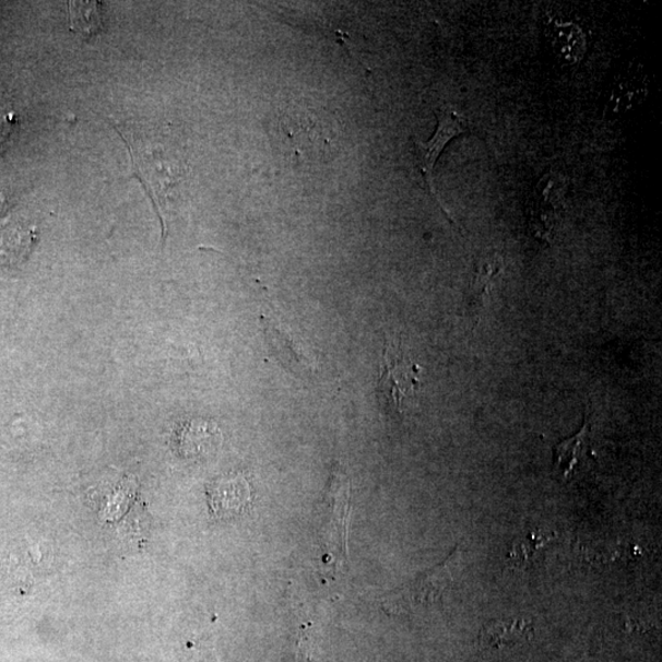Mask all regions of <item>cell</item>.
<instances>
[{"label":"cell","instance_id":"1","mask_svg":"<svg viewBox=\"0 0 662 662\" xmlns=\"http://www.w3.org/2000/svg\"><path fill=\"white\" fill-rule=\"evenodd\" d=\"M463 560L464 552L457 546L441 564L385 596L383 611L391 616H405L441 603L454 584Z\"/></svg>","mask_w":662,"mask_h":662},{"label":"cell","instance_id":"2","mask_svg":"<svg viewBox=\"0 0 662 662\" xmlns=\"http://www.w3.org/2000/svg\"><path fill=\"white\" fill-rule=\"evenodd\" d=\"M421 367L414 363L399 340L387 339L383 351L382 374L378 380V395L382 403L397 414L416 400Z\"/></svg>","mask_w":662,"mask_h":662},{"label":"cell","instance_id":"3","mask_svg":"<svg viewBox=\"0 0 662 662\" xmlns=\"http://www.w3.org/2000/svg\"><path fill=\"white\" fill-rule=\"evenodd\" d=\"M568 182L559 173H548L539 179L528 202L531 226L539 236H548L565 205Z\"/></svg>","mask_w":662,"mask_h":662},{"label":"cell","instance_id":"4","mask_svg":"<svg viewBox=\"0 0 662 662\" xmlns=\"http://www.w3.org/2000/svg\"><path fill=\"white\" fill-rule=\"evenodd\" d=\"M437 129L433 138L428 142L423 143L416 140L415 154L417 164L425 178L429 193L433 194L441 210L447 214L446 209L441 206L434 186V168L437 159L450 140L465 133V122L457 110L451 108H441L436 114Z\"/></svg>","mask_w":662,"mask_h":662},{"label":"cell","instance_id":"5","mask_svg":"<svg viewBox=\"0 0 662 662\" xmlns=\"http://www.w3.org/2000/svg\"><path fill=\"white\" fill-rule=\"evenodd\" d=\"M649 76L643 66L628 63L620 67L606 92V107L611 114L627 115L646 103Z\"/></svg>","mask_w":662,"mask_h":662},{"label":"cell","instance_id":"6","mask_svg":"<svg viewBox=\"0 0 662 662\" xmlns=\"http://www.w3.org/2000/svg\"><path fill=\"white\" fill-rule=\"evenodd\" d=\"M534 636V626L523 618L495 619L480 630L477 643L484 650L516 647Z\"/></svg>","mask_w":662,"mask_h":662},{"label":"cell","instance_id":"7","mask_svg":"<svg viewBox=\"0 0 662 662\" xmlns=\"http://www.w3.org/2000/svg\"><path fill=\"white\" fill-rule=\"evenodd\" d=\"M546 37L552 51L566 64H577L587 54V36L575 23L552 20L546 25Z\"/></svg>","mask_w":662,"mask_h":662},{"label":"cell","instance_id":"8","mask_svg":"<svg viewBox=\"0 0 662 662\" xmlns=\"http://www.w3.org/2000/svg\"><path fill=\"white\" fill-rule=\"evenodd\" d=\"M591 427L588 421H584L583 427L579 433L564 441L555 448V464L559 473L565 476L575 473V471L587 461L590 454Z\"/></svg>","mask_w":662,"mask_h":662},{"label":"cell","instance_id":"9","mask_svg":"<svg viewBox=\"0 0 662 662\" xmlns=\"http://www.w3.org/2000/svg\"><path fill=\"white\" fill-rule=\"evenodd\" d=\"M555 537L541 531H530L527 535L518 537L508 552L510 564L518 568H529Z\"/></svg>","mask_w":662,"mask_h":662},{"label":"cell","instance_id":"10","mask_svg":"<svg viewBox=\"0 0 662 662\" xmlns=\"http://www.w3.org/2000/svg\"><path fill=\"white\" fill-rule=\"evenodd\" d=\"M249 500V487L244 477H230L213 488V507L220 511H238L246 507Z\"/></svg>","mask_w":662,"mask_h":662},{"label":"cell","instance_id":"11","mask_svg":"<svg viewBox=\"0 0 662 662\" xmlns=\"http://www.w3.org/2000/svg\"><path fill=\"white\" fill-rule=\"evenodd\" d=\"M68 20L70 29L85 37L103 32V17L97 2H69Z\"/></svg>","mask_w":662,"mask_h":662},{"label":"cell","instance_id":"12","mask_svg":"<svg viewBox=\"0 0 662 662\" xmlns=\"http://www.w3.org/2000/svg\"><path fill=\"white\" fill-rule=\"evenodd\" d=\"M267 335L269 343L272 344L280 355L293 366L306 368V370L315 369L314 360L303 353V348L295 343L294 339L281 331L273 324L267 327Z\"/></svg>","mask_w":662,"mask_h":662},{"label":"cell","instance_id":"13","mask_svg":"<svg viewBox=\"0 0 662 662\" xmlns=\"http://www.w3.org/2000/svg\"><path fill=\"white\" fill-rule=\"evenodd\" d=\"M504 272V260L498 257H489L480 263L476 270L474 297L483 299L488 293V287L494 283V280Z\"/></svg>","mask_w":662,"mask_h":662},{"label":"cell","instance_id":"14","mask_svg":"<svg viewBox=\"0 0 662 662\" xmlns=\"http://www.w3.org/2000/svg\"><path fill=\"white\" fill-rule=\"evenodd\" d=\"M16 123L12 117L0 114V153L4 152Z\"/></svg>","mask_w":662,"mask_h":662}]
</instances>
